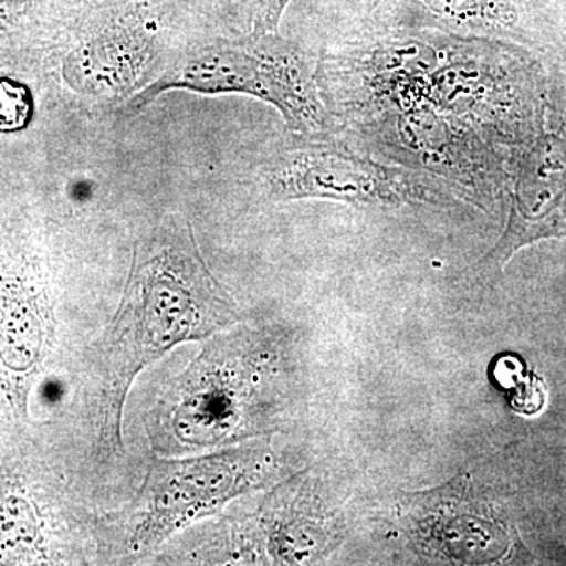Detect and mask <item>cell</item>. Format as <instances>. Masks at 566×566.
I'll list each match as a JSON object with an SVG mask.
<instances>
[{"mask_svg":"<svg viewBox=\"0 0 566 566\" xmlns=\"http://www.w3.org/2000/svg\"><path fill=\"white\" fill-rule=\"evenodd\" d=\"M43 526L24 488L0 468V564L43 560Z\"/></svg>","mask_w":566,"mask_h":566,"instance_id":"ba28073f","label":"cell"},{"mask_svg":"<svg viewBox=\"0 0 566 566\" xmlns=\"http://www.w3.org/2000/svg\"><path fill=\"white\" fill-rule=\"evenodd\" d=\"M238 337H216L166 390L158 436L166 450L193 452L249 433L253 370Z\"/></svg>","mask_w":566,"mask_h":566,"instance_id":"3957f363","label":"cell"},{"mask_svg":"<svg viewBox=\"0 0 566 566\" xmlns=\"http://www.w3.org/2000/svg\"><path fill=\"white\" fill-rule=\"evenodd\" d=\"M292 0H251L249 14H251V32L277 33L279 25Z\"/></svg>","mask_w":566,"mask_h":566,"instance_id":"30bf717a","label":"cell"},{"mask_svg":"<svg viewBox=\"0 0 566 566\" xmlns=\"http://www.w3.org/2000/svg\"><path fill=\"white\" fill-rule=\"evenodd\" d=\"M31 0H0V32L9 31L31 11Z\"/></svg>","mask_w":566,"mask_h":566,"instance_id":"8fae6325","label":"cell"},{"mask_svg":"<svg viewBox=\"0 0 566 566\" xmlns=\"http://www.w3.org/2000/svg\"><path fill=\"white\" fill-rule=\"evenodd\" d=\"M33 102L24 85L0 81V132H18L31 120Z\"/></svg>","mask_w":566,"mask_h":566,"instance_id":"9c48e42d","label":"cell"},{"mask_svg":"<svg viewBox=\"0 0 566 566\" xmlns=\"http://www.w3.org/2000/svg\"><path fill=\"white\" fill-rule=\"evenodd\" d=\"M232 297L205 262L191 222L169 214L134 245L122 303L98 348L102 441L120 449L123 408L137 375L174 346L237 323Z\"/></svg>","mask_w":566,"mask_h":566,"instance_id":"6da1fadb","label":"cell"},{"mask_svg":"<svg viewBox=\"0 0 566 566\" xmlns=\"http://www.w3.org/2000/svg\"><path fill=\"white\" fill-rule=\"evenodd\" d=\"M547 2H549L551 9L554 11V17H556L566 48V0H547Z\"/></svg>","mask_w":566,"mask_h":566,"instance_id":"7c38bea8","label":"cell"},{"mask_svg":"<svg viewBox=\"0 0 566 566\" xmlns=\"http://www.w3.org/2000/svg\"><path fill=\"white\" fill-rule=\"evenodd\" d=\"M547 66L545 115L538 132L512 150L509 218L483 259L488 271L502 270L527 245L566 238V76Z\"/></svg>","mask_w":566,"mask_h":566,"instance_id":"277c9868","label":"cell"},{"mask_svg":"<svg viewBox=\"0 0 566 566\" xmlns=\"http://www.w3.org/2000/svg\"><path fill=\"white\" fill-rule=\"evenodd\" d=\"M275 200H334L352 205L433 202L431 189L416 175L323 145L282 153L266 169Z\"/></svg>","mask_w":566,"mask_h":566,"instance_id":"8992f818","label":"cell"},{"mask_svg":"<svg viewBox=\"0 0 566 566\" xmlns=\"http://www.w3.org/2000/svg\"><path fill=\"white\" fill-rule=\"evenodd\" d=\"M557 66H560V69L564 70V73L566 74V61L564 63H557Z\"/></svg>","mask_w":566,"mask_h":566,"instance_id":"5bb4252c","label":"cell"},{"mask_svg":"<svg viewBox=\"0 0 566 566\" xmlns=\"http://www.w3.org/2000/svg\"><path fill=\"white\" fill-rule=\"evenodd\" d=\"M61 395H62L61 386L51 385V386H48L46 394H44V397H46L48 400H59V398H61Z\"/></svg>","mask_w":566,"mask_h":566,"instance_id":"4fadbf2b","label":"cell"},{"mask_svg":"<svg viewBox=\"0 0 566 566\" xmlns=\"http://www.w3.org/2000/svg\"><path fill=\"white\" fill-rule=\"evenodd\" d=\"M170 91L252 96L271 104L290 128L303 134L322 132L327 125L311 59L279 32L192 44L155 81L134 93L123 114H139Z\"/></svg>","mask_w":566,"mask_h":566,"instance_id":"7a4b0ae2","label":"cell"},{"mask_svg":"<svg viewBox=\"0 0 566 566\" xmlns=\"http://www.w3.org/2000/svg\"><path fill=\"white\" fill-rule=\"evenodd\" d=\"M428 493L419 504L430 509V515L419 524L439 549L450 558L468 564H490L505 557L512 539L482 502L463 499L464 483Z\"/></svg>","mask_w":566,"mask_h":566,"instance_id":"52a82bcc","label":"cell"},{"mask_svg":"<svg viewBox=\"0 0 566 566\" xmlns=\"http://www.w3.org/2000/svg\"><path fill=\"white\" fill-rule=\"evenodd\" d=\"M270 461L262 449L155 461L140 493L139 521L129 546L134 553L153 549L189 524L214 515L238 495L260 486Z\"/></svg>","mask_w":566,"mask_h":566,"instance_id":"5b68a950","label":"cell"}]
</instances>
